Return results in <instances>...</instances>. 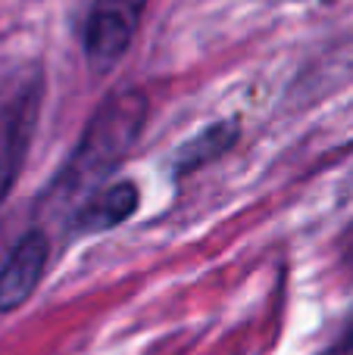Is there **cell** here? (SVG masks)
Segmentation results:
<instances>
[{"mask_svg": "<svg viewBox=\"0 0 353 355\" xmlns=\"http://www.w3.org/2000/svg\"><path fill=\"white\" fill-rule=\"evenodd\" d=\"M144 119H147L144 91L129 87V91L113 94L81 131L72 156L47 193L50 206L79 212L97 190H104V181L122 166V159L141 137Z\"/></svg>", "mask_w": 353, "mask_h": 355, "instance_id": "1", "label": "cell"}, {"mask_svg": "<svg viewBox=\"0 0 353 355\" xmlns=\"http://www.w3.org/2000/svg\"><path fill=\"white\" fill-rule=\"evenodd\" d=\"M44 78L38 69L16 72L0 85V202L16 184L41 112Z\"/></svg>", "mask_w": 353, "mask_h": 355, "instance_id": "2", "label": "cell"}, {"mask_svg": "<svg viewBox=\"0 0 353 355\" xmlns=\"http://www.w3.org/2000/svg\"><path fill=\"white\" fill-rule=\"evenodd\" d=\"M50 259V240L44 231H28L19 237L6 262L0 265V312H16L35 296Z\"/></svg>", "mask_w": 353, "mask_h": 355, "instance_id": "4", "label": "cell"}, {"mask_svg": "<svg viewBox=\"0 0 353 355\" xmlns=\"http://www.w3.org/2000/svg\"><path fill=\"white\" fill-rule=\"evenodd\" d=\"M147 0H94L85 25V53L94 72H106L125 56Z\"/></svg>", "mask_w": 353, "mask_h": 355, "instance_id": "3", "label": "cell"}, {"mask_svg": "<svg viewBox=\"0 0 353 355\" xmlns=\"http://www.w3.org/2000/svg\"><path fill=\"white\" fill-rule=\"evenodd\" d=\"M138 202H141V193H138V187L131 181L106 184L104 190H97V193L72 215V227L79 234L110 231V227L122 225L125 218L135 215Z\"/></svg>", "mask_w": 353, "mask_h": 355, "instance_id": "5", "label": "cell"}, {"mask_svg": "<svg viewBox=\"0 0 353 355\" xmlns=\"http://www.w3.org/2000/svg\"><path fill=\"white\" fill-rule=\"evenodd\" d=\"M238 137H241V128H238L235 122L210 125L206 131H200L194 141H188L185 147H181L179 159H175L179 175H188V172H194V168H200V166H210L213 159L225 156L231 147H235Z\"/></svg>", "mask_w": 353, "mask_h": 355, "instance_id": "6", "label": "cell"}, {"mask_svg": "<svg viewBox=\"0 0 353 355\" xmlns=\"http://www.w3.org/2000/svg\"><path fill=\"white\" fill-rule=\"evenodd\" d=\"M329 355H353V321L341 331V337H338V343L331 346Z\"/></svg>", "mask_w": 353, "mask_h": 355, "instance_id": "7", "label": "cell"}]
</instances>
